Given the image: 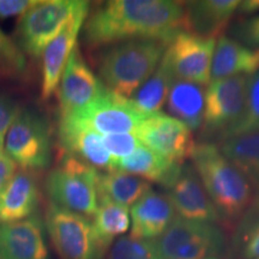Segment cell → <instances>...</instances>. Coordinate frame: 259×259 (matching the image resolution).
I'll list each match as a JSON object with an SVG mask.
<instances>
[{"label": "cell", "instance_id": "obj_21", "mask_svg": "<svg viewBox=\"0 0 259 259\" xmlns=\"http://www.w3.org/2000/svg\"><path fill=\"white\" fill-rule=\"evenodd\" d=\"M183 164L166 160L144 145H141L134 154L122 158L114 164L113 170L122 171L157 183L169 190L179 177Z\"/></svg>", "mask_w": 259, "mask_h": 259}, {"label": "cell", "instance_id": "obj_36", "mask_svg": "<svg viewBox=\"0 0 259 259\" xmlns=\"http://www.w3.org/2000/svg\"><path fill=\"white\" fill-rule=\"evenodd\" d=\"M241 40L246 42V45L252 47L259 46V16L250 18L240 25V30L238 32Z\"/></svg>", "mask_w": 259, "mask_h": 259}, {"label": "cell", "instance_id": "obj_17", "mask_svg": "<svg viewBox=\"0 0 259 259\" xmlns=\"http://www.w3.org/2000/svg\"><path fill=\"white\" fill-rule=\"evenodd\" d=\"M131 236L139 240H153L166 232L176 219V209L168 194L151 190L131 209Z\"/></svg>", "mask_w": 259, "mask_h": 259}, {"label": "cell", "instance_id": "obj_34", "mask_svg": "<svg viewBox=\"0 0 259 259\" xmlns=\"http://www.w3.org/2000/svg\"><path fill=\"white\" fill-rule=\"evenodd\" d=\"M242 257L245 259H259V220L247 229L244 238Z\"/></svg>", "mask_w": 259, "mask_h": 259}, {"label": "cell", "instance_id": "obj_5", "mask_svg": "<svg viewBox=\"0 0 259 259\" xmlns=\"http://www.w3.org/2000/svg\"><path fill=\"white\" fill-rule=\"evenodd\" d=\"M88 4L83 0L40 2L19 19L16 42L24 54L41 57L70 19Z\"/></svg>", "mask_w": 259, "mask_h": 259}, {"label": "cell", "instance_id": "obj_18", "mask_svg": "<svg viewBox=\"0 0 259 259\" xmlns=\"http://www.w3.org/2000/svg\"><path fill=\"white\" fill-rule=\"evenodd\" d=\"M40 202V189L30 170L21 169L0 197V223L17 222L35 215Z\"/></svg>", "mask_w": 259, "mask_h": 259}, {"label": "cell", "instance_id": "obj_37", "mask_svg": "<svg viewBox=\"0 0 259 259\" xmlns=\"http://www.w3.org/2000/svg\"><path fill=\"white\" fill-rule=\"evenodd\" d=\"M239 10L242 14H251L259 10V0H247V2H241L239 5Z\"/></svg>", "mask_w": 259, "mask_h": 259}, {"label": "cell", "instance_id": "obj_22", "mask_svg": "<svg viewBox=\"0 0 259 259\" xmlns=\"http://www.w3.org/2000/svg\"><path fill=\"white\" fill-rule=\"evenodd\" d=\"M259 70V51H251L244 45L223 35L213 52L211 80L238 76L244 72L252 74Z\"/></svg>", "mask_w": 259, "mask_h": 259}, {"label": "cell", "instance_id": "obj_11", "mask_svg": "<svg viewBox=\"0 0 259 259\" xmlns=\"http://www.w3.org/2000/svg\"><path fill=\"white\" fill-rule=\"evenodd\" d=\"M135 135L144 147L170 162L183 164L184 160L193 153L191 130L184 122L163 113L149 115L138 126Z\"/></svg>", "mask_w": 259, "mask_h": 259}, {"label": "cell", "instance_id": "obj_28", "mask_svg": "<svg viewBox=\"0 0 259 259\" xmlns=\"http://www.w3.org/2000/svg\"><path fill=\"white\" fill-rule=\"evenodd\" d=\"M27 72L28 64L23 51L0 29V78L19 79Z\"/></svg>", "mask_w": 259, "mask_h": 259}, {"label": "cell", "instance_id": "obj_3", "mask_svg": "<svg viewBox=\"0 0 259 259\" xmlns=\"http://www.w3.org/2000/svg\"><path fill=\"white\" fill-rule=\"evenodd\" d=\"M167 47V44L156 40L116 44L100 59V79L109 92L130 99L153 76Z\"/></svg>", "mask_w": 259, "mask_h": 259}, {"label": "cell", "instance_id": "obj_30", "mask_svg": "<svg viewBox=\"0 0 259 259\" xmlns=\"http://www.w3.org/2000/svg\"><path fill=\"white\" fill-rule=\"evenodd\" d=\"M109 259H162L154 240L124 236L113 245Z\"/></svg>", "mask_w": 259, "mask_h": 259}, {"label": "cell", "instance_id": "obj_24", "mask_svg": "<svg viewBox=\"0 0 259 259\" xmlns=\"http://www.w3.org/2000/svg\"><path fill=\"white\" fill-rule=\"evenodd\" d=\"M150 191L151 185L147 180L118 170L100 173L97 180L99 197H105L126 208L134 205Z\"/></svg>", "mask_w": 259, "mask_h": 259}, {"label": "cell", "instance_id": "obj_23", "mask_svg": "<svg viewBox=\"0 0 259 259\" xmlns=\"http://www.w3.org/2000/svg\"><path fill=\"white\" fill-rule=\"evenodd\" d=\"M205 90L203 85L186 80H176L167 97V109L173 118L190 130H197L203 122Z\"/></svg>", "mask_w": 259, "mask_h": 259}, {"label": "cell", "instance_id": "obj_8", "mask_svg": "<svg viewBox=\"0 0 259 259\" xmlns=\"http://www.w3.org/2000/svg\"><path fill=\"white\" fill-rule=\"evenodd\" d=\"M5 151L24 170H40L51 162V131L35 112H19L5 138Z\"/></svg>", "mask_w": 259, "mask_h": 259}, {"label": "cell", "instance_id": "obj_32", "mask_svg": "<svg viewBox=\"0 0 259 259\" xmlns=\"http://www.w3.org/2000/svg\"><path fill=\"white\" fill-rule=\"evenodd\" d=\"M19 112V106L14 100L0 96V148L4 145L6 135Z\"/></svg>", "mask_w": 259, "mask_h": 259}, {"label": "cell", "instance_id": "obj_29", "mask_svg": "<svg viewBox=\"0 0 259 259\" xmlns=\"http://www.w3.org/2000/svg\"><path fill=\"white\" fill-rule=\"evenodd\" d=\"M253 131H259V70L247 77V93L244 113L238 124L223 139Z\"/></svg>", "mask_w": 259, "mask_h": 259}, {"label": "cell", "instance_id": "obj_39", "mask_svg": "<svg viewBox=\"0 0 259 259\" xmlns=\"http://www.w3.org/2000/svg\"><path fill=\"white\" fill-rule=\"evenodd\" d=\"M2 149H3V148H0V150H2Z\"/></svg>", "mask_w": 259, "mask_h": 259}, {"label": "cell", "instance_id": "obj_19", "mask_svg": "<svg viewBox=\"0 0 259 259\" xmlns=\"http://www.w3.org/2000/svg\"><path fill=\"white\" fill-rule=\"evenodd\" d=\"M59 141L66 154L80 158L96 169L113 171L114 162L103 144L102 136L97 132L60 121Z\"/></svg>", "mask_w": 259, "mask_h": 259}, {"label": "cell", "instance_id": "obj_1", "mask_svg": "<svg viewBox=\"0 0 259 259\" xmlns=\"http://www.w3.org/2000/svg\"><path fill=\"white\" fill-rule=\"evenodd\" d=\"M185 3L171 0H111L99 6L83 25V40L92 48L130 40L169 45L184 30Z\"/></svg>", "mask_w": 259, "mask_h": 259}, {"label": "cell", "instance_id": "obj_15", "mask_svg": "<svg viewBox=\"0 0 259 259\" xmlns=\"http://www.w3.org/2000/svg\"><path fill=\"white\" fill-rule=\"evenodd\" d=\"M168 197L181 219L213 223L221 216L204 189L196 169L190 166L181 167L179 177L169 189Z\"/></svg>", "mask_w": 259, "mask_h": 259}, {"label": "cell", "instance_id": "obj_38", "mask_svg": "<svg viewBox=\"0 0 259 259\" xmlns=\"http://www.w3.org/2000/svg\"><path fill=\"white\" fill-rule=\"evenodd\" d=\"M210 259H218V258H210Z\"/></svg>", "mask_w": 259, "mask_h": 259}, {"label": "cell", "instance_id": "obj_20", "mask_svg": "<svg viewBox=\"0 0 259 259\" xmlns=\"http://www.w3.org/2000/svg\"><path fill=\"white\" fill-rule=\"evenodd\" d=\"M239 5L240 2L238 0H202L186 3L184 29L200 36L215 37L228 24Z\"/></svg>", "mask_w": 259, "mask_h": 259}, {"label": "cell", "instance_id": "obj_6", "mask_svg": "<svg viewBox=\"0 0 259 259\" xmlns=\"http://www.w3.org/2000/svg\"><path fill=\"white\" fill-rule=\"evenodd\" d=\"M154 244L162 259H210L222 251L225 238L212 223L178 216Z\"/></svg>", "mask_w": 259, "mask_h": 259}, {"label": "cell", "instance_id": "obj_26", "mask_svg": "<svg viewBox=\"0 0 259 259\" xmlns=\"http://www.w3.org/2000/svg\"><path fill=\"white\" fill-rule=\"evenodd\" d=\"M220 150L246 177L259 183V131L225 138Z\"/></svg>", "mask_w": 259, "mask_h": 259}, {"label": "cell", "instance_id": "obj_2", "mask_svg": "<svg viewBox=\"0 0 259 259\" xmlns=\"http://www.w3.org/2000/svg\"><path fill=\"white\" fill-rule=\"evenodd\" d=\"M191 157L204 189L220 213L227 219L241 216L253 198V187L248 178L215 144L194 145Z\"/></svg>", "mask_w": 259, "mask_h": 259}, {"label": "cell", "instance_id": "obj_33", "mask_svg": "<svg viewBox=\"0 0 259 259\" xmlns=\"http://www.w3.org/2000/svg\"><path fill=\"white\" fill-rule=\"evenodd\" d=\"M38 3L40 0H0V18L24 16Z\"/></svg>", "mask_w": 259, "mask_h": 259}, {"label": "cell", "instance_id": "obj_14", "mask_svg": "<svg viewBox=\"0 0 259 259\" xmlns=\"http://www.w3.org/2000/svg\"><path fill=\"white\" fill-rule=\"evenodd\" d=\"M89 12V4L80 9L63 28L57 37L42 53L41 97L48 100L58 90L61 76L71 53L77 46V37L82 30Z\"/></svg>", "mask_w": 259, "mask_h": 259}, {"label": "cell", "instance_id": "obj_13", "mask_svg": "<svg viewBox=\"0 0 259 259\" xmlns=\"http://www.w3.org/2000/svg\"><path fill=\"white\" fill-rule=\"evenodd\" d=\"M106 90L101 79L94 74L84 61L77 45L71 53L57 90L61 116L80 111L99 99Z\"/></svg>", "mask_w": 259, "mask_h": 259}, {"label": "cell", "instance_id": "obj_25", "mask_svg": "<svg viewBox=\"0 0 259 259\" xmlns=\"http://www.w3.org/2000/svg\"><path fill=\"white\" fill-rule=\"evenodd\" d=\"M174 82L176 79L169 69L161 60L153 76L130 97V102L138 112L147 116L160 113Z\"/></svg>", "mask_w": 259, "mask_h": 259}, {"label": "cell", "instance_id": "obj_16", "mask_svg": "<svg viewBox=\"0 0 259 259\" xmlns=\"http://www.w3.org/2000/svg\"><path fill=\"white\" fill-rule=\"evenodd\" d=\"M0 259H50L45 226L37 215L0 223Z\"/></svg>", "mask_w": 259, "mask_h": 259}, {"label": "cell", "instance_id": "obj_12", "mask_svg": "<svg viewBox=\"0 0 259 259\" xmlns=\"http://www.w3.org/2000/svg\"><path fill=\"white\" fill-rule=\"evenodd\" d=\"M246 93L247 77L242 74L211 80L205 90L203 121L206 127L228 134L242 116Z\"/></svg>", "mask_w": 259, "mask_h": 259}, {"label": "cell", "instance_id": "obj_9", "mask_svg": "<svg viewBox=\"0 0 259 259\" xmlns=\"http://www.w3.org/2000/svg\"><path fill=\"white\" fill-rule=\"evenodd\" d=\"M148 116L132 106L128 99L109 92L72 114L61 116L60 121L88 128L100 135L135 134L138 126Z\"/></svg>", "mask_w": 259, "mask_h": 259}, {"label": "cell", "instance_id": "obj_7", "mask_svg": "<svg viewBox=\"0 0 259 259\" xmlns=\"http://www.w3.org/2000/svg\"><path fill=\"white\" fill-rule=\"evenodd\" d=\"M46 227L60 259H101L105 251L88 218L51 204Z\"/></svg>", "mask_w": 259, "mask_h": 259}, {"label": "cell", "instance_id": "obj_27", "mask_svg": "<svg viewBox=\"0 0 259 259\" xmlns=\"http://www.w3.org/2000/svg\"><path fill=\"white\" fill-rule=\"evenodd\" d=\"M94 232L103 251L116 236L125 234L130 227L128 208L105 197H99V208L94 216Z\"/></svg>", "mask_w": 259, "mask_h": 259}, {"label": "cell", "instance_id": "obj_31", "mask_svg": "<svg viewBox=\"0 0 259 259\" xmlns=\"http://www.w3.org/2000/svg\"><path fill=\"white\" fill-rule=\"evenodd\" d=\"M103 144L113 158L114 164L122 158L128 157L141 147L142 143L135 134H114L102 137ZM114 168V166H113Z\"/></svg>", "mask_w": 259, "mask_h": 259}, {"label": "cell", "instance_id": "obj_10", "mask_svg": "<svg viewBox=\"0 0 259 259\" xmlns=\"http://www.w3.org/2000/svg\"><path fill=\"white\" fill-rule=\"evenodd\" d=\"M215 46V37L200 36L183 30L168 45L162 61L176 80L206 85L211 80Z\"/></svg>", "mask_w": 259, "mask_h": 259}, {"label": "cell", "instance_id": "obj_4", "mask_svg": "<svg viewBox=\"0 0 259 259\" xmlns=\"http://www.w3.org/2000/svg\"><path fill=\"white\" fill-rule=\"evenodd\" d=\"M99 177L96 168L65 153L59 166L47 176L45 189L52 204L84 218H94L99 208Z\"/></svg>", "mask_w": 259, "mask_h": 259}, {"label": "cell", "instance_id": "obj_35", "mask_svg": "<svg viewBox=\"0 0 259 259\" xmlns=\"http://www.w3.org/2000/svg\"><path fill=\"white\" fill-rule=\"evenodd\" d=\"M16 173H17L16 162L6 154V151L0 150V197Z\"/></svg>", "mask_w": 259, "mask_h": 259}]
</instances>
